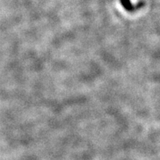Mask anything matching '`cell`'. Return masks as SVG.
Returning a JSON list of instances; mask_svg holds the SVG:
<instances>
[{
  "instance_id": "6da1fadb",
  "label": "cell",
  "mask_w": 160,
  "mask_h": 160,
  "mask_svg": "<svg viewBox=\"0 0 160 160\" xmlns=\"http://www.w3.org/2000/svg\"><path fill=\"white\" fill-rule=\"evenodd\" d=\"M121 3H122V6H123L127 10H128V11H133V10L138 9L139 7H142V6L143 5V3L142 2L139 3L138 5H133L132 3L130 2V0H121Z\"/></svg>"
}]
</instances>
